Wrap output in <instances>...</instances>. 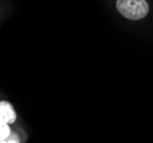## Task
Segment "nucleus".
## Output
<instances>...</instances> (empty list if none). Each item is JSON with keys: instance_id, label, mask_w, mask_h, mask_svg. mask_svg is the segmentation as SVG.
<instances>
[{"instance_id": "f257e3e1", "label": "nucleus", "mask_w": 153, "mask_h": 143, "mask_svg": "<svg viewBox=\"0 0 153 143\" xmlns=\"http://www.w3.org/2000/svg\"><path fill=\"white\" fill-rule=\"evenodd\" d=\"M117 9L128 20L138 21L146 16L150 6L146 0H117Z\"/></svg>"}, {"instance_id": "20e7f679", "label": "nucleus", "mask_w": 153, "mask_h": 143, "mask_svg": "<svg viewBox=\"0 0 153 143\" xmlns=\"http://www.w3.org/2000/svg\"><path fill=\"white\" fill-rule=\"evenodd\" d=\"M19 142H21V139H19L15 133L10 132L9 135H8L1 143H19Z\"/></svg>"}, {"instance_id": "7ed1b4c3", "label": "nucleus", "mask_w": 153, "mask_h": 143, "mask_svg": "<svg viewBox=\"0 0 153 143\" xmlns=\"http://www.w3.org/2000/svg\"><path fill=\"white\" fill-rule=\"evenodd\" d=\"M10 132H12V130L9 128V124L1 123V121H0V143L2 142V141L9 135Z\"/></svg>"}, {"instance_id": "f03ea898", "label": "nucleus", "mask_w": 153, "mask_h": 143, "mask_svg": "<svg viewBox=\"0 0 153 143\" xmlns=\"http://www.w3.org/2000/svg\"><path fill=\"white\" fill-rule=\"evenodd\" d=\"M16 120V113L14 110L13 105L6 102L1 101L0 102V121L6 124H13Z\"/></svg>"}]
</instances>
